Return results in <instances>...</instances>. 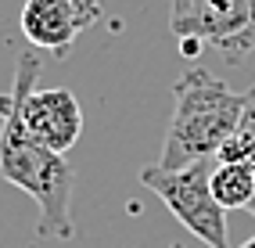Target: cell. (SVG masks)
Segmentation results:
<instances>
[{"instance_id": "6da1fadb", "label": "cell", "mask_w": 255, "mask_h": 248, "mask_svg": "<svg viewBox=\"0 0 255 248\" xmlns=\"http://www.w3.org/2000/svg\"><path fill=\"white\" fill-rule=\"evenodd\" d=\"M40 58L36 51H22L14 65V83L7 94H0V176L25 191L40 205V238L69 241L76 234L72 227V191L76 169L65 155L43 147L22 123V94L36 83Z\"/></svg>"}, {"instance_id": "7a4b0ae2", "label": "cell", "mask_w": 255, "mask_h": 248, "mask_svg": "<svg viewBox=\"0 0 255 248\" xmlns=\"http://www.w3.org/2000/svg\"><path fill=\"white\" fill-rule=\"evenodd\" d=\"M241 101L245 97L209 69H191L180 76L173 87V119L165 129L158 165L183 169L198 158H216L223 140L241 126Z\"/></svg>"}, {"instance_id": "3957f363", "label": "cell", "mask_w": 255, "mask_h": 248, "mask_svg": "<svg viewBox=\"0 0 255 248\" xmlns=\"http://www.w3.org/2000/svg\"><path fill=\"white\" fill-rule=\"evenodd\" d=\"M169 32L183 58L216 51L227 65H241L255 51V0H173Z\"/></svg>"}, {"instance_id": "277c9868", "label": "cell", "mask_w": 255, "mask_h": 248, "mask_svg": "<svg viewBox=\"0 0 255 248\" xmlns=\"http://www.w3.org/2000/svg\"><path fill=\"white\" fill-rule=\"evenodd\" d=\"M212 176V158H198L183 169H162V165H147L140 173V184L158 194V202L173 212V216L191 230L198 241L209 248H230L227 238V209L216 202L209 187Z\"/></svg>"}, {"instance_id": "5b68a950", "label": "cell", "mask_w": 255, "mask_h": 248, "mask_svg": "<svg viewBox=\"0 0 255 248\" xmlns=\"http://www.w3.org/2000/svg\"><path fill=\"white\" fill-rule=\"evenodd\" d=\"M101 18V0H25L22 32L32 47L65 58L83 29Z\"/></svg>"}, {"instance_id": "8992f818", "label": "cell", "mask_w": 255, "mask_h": 248, "mask_svg": "<svg viewBox=\"0 0 255 248\" xmlns=\"http://www.w3.org/2000/svg\"><path fill=\"white\" fill-rule=\"evenodd\" d=\"M22 123L43 147L65 155L69 147H76L83 133V105L65 87L36 90V83H32L22 94Z\"/></svg>"}, {"instance_id": "52a82bcc", "label": "cell", "mask_w": 255, "mask_h": 248, "mask_svg": "<svg viewBox=\"0 0 255 248\" xmlns=\"http://www.w3.org/2000/svg\"><path fill=\"white\" fill-rule=\"evenodd\" d=\"M209 187L216 194V202L223 209H248L252 194H255V165L241 162H216Z\"/></svg>"}, {"instance_id": "ba28073f", "label": "cell", "mask_w": 255, "mask_h": 248, "mask_svg": "<svg viewBox=\"0 0 255 248\" xmlns=\"http://www.w3.org/2000/svg\"><path fill=\"white\" fill-rule=\"evenodd\" d=\"M216 162H241V165H255V140L248 133H230L223 140V147L216 151Z\"/></svg>"}, {"instance_id": "9c48e42d", "label": "cell", "mask_w": 255, "mask_h": 248, "mask_svg": "<svg viewBox=\"0 0 255 248\" xmlns=\"http://www.w3.org/2000/svg\"><path fill=\"white\" fill-rule=\"evenodd\" d=\"M241 97H245V101H241V126H237V129L255 140V87L248 94H241Z\"/></svg>"}, {"instance_id": "30bf717a", "label": "cell", "mask_w": 255, "mask_h": 248, "mask_svg": "<svg viewBox=\"0 0 255 248\" xmlns=\"http://www.w3.org/2000/svg\"><path fill=\"white\" fill-rule=\"evenodd\" d=\"M241 248H255V238H248V241H245V245H241Z\"/></svg>"}, {"instance_id": "8fae6325", "label": "cell", "mask_w": 255, "mask_h": 248, "mask_svg": "<svg viewBox=\"0 0 255 248\" xmlns=\"http://www.w3.org/2000/svg\"><path fill=\"white\" fill-rule=\"evenodd\" d=\"M248 212H255V194H252V202H248Z\"/></svg>"}, {"instance_id": "7c38bea8", "label": "cell", "mask_w": 255, "mask_h": 248, "mask_svg": "<svg viewBox=\"0 0 255 248\" xmlns=\"http://www.w3.org/2000/svg\"><path fill=\"white\" fill-rule=\"evenodd\" d=\"M169 248H183V245H169Z\"/></svg>"}]
</instances>
